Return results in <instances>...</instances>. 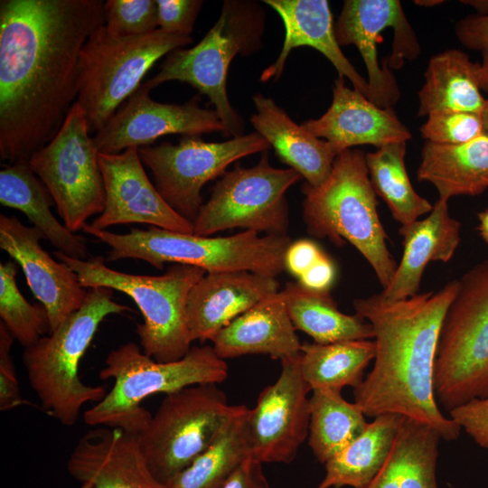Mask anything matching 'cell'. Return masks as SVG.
Returning <instances> with one entry per match:
<instances>
[{"label": "cell", "instance_id": "6da1fadb", "mask_svg": "<svg viewBox=\"0 0 488 488\" xmlns=\"http://www.w3.org/2000/svg\"><path fill=\"white\" fill-rule=\"evenodd\" d=\"M102 0L0 1V158L28 160L79 93L80 51L104 25Z\"/></svg>", "mask_w": 488, "mask_h": 488}, {"label": "cell", "instance_id": "7a4b0ae2", "mask_svg": "<svg viewBox=\"0 0 488 488\" xmlns=\"http://www.w3.org/2000/svg\"><path fill=\"white\" fill-rule=\"evenodd\" d=\"M456 289L455 279L399 301L380 294L353 301L355 314L374 332L373 368L353 389L354 403L365 416L399 414L429 425L445 441L459 437L462 428L440 411L433 384L439 333Z\"/></svg>", "mask_w": 488, "mask_h": 488}, {"label": "cell", "instance_id": "3957f363", "mask_svg": "<svg viewBox=\"0 0 488 488\" xmlns=\"http://www.w3.org/2000/svg\"><path fill=\"white\" fill-rule=\"evenodd\" d=\"M228 365L212 345L194 346L180 360L157 361L139 345L127 343L112 350L99 372L114 380L104 398L84 412L86 424L118 427L136 436L152 415L141 402L156 393L169 394L198 384H219L228 377Z\"/></svg>", "mask_w": 488, "mask_h": 488}, {"label": "cell", "instance_id": "277c9868", "mask_svg": "<svg viewBox=\"0 0 488 488\" xmlns=\"http://www.w3.org/2000/svg\"><path fill=\"white\" fill-rule=\"evenodd\" d=\"M132 311L113 299V290L93 287L82 305L48 336L24 348L23 363L30 387L42 408L61 424L70 427L86 403H97L107 394L104 386L85 384L80 361L101 322L110 314Z\"/></svg>", "mask_w": 488, "mask_h": 488}, {"label": "cell", "instance_id": "5b68a950", "mask_svg": "<svg viewBox=\"0 0 488 488\" xmlns=\"http://www.w3.org/2000/svg\"><path fill=\"white\" fill-rule=\"evenodd\" d=\"M303 219L312 236L337 245L352 244L369 262L383 289L397 269L378 215V202L359 149L340 153L328 178L319 186L305 183Z\"/></svg>", "mask_w": 488, "mask_h": 488}, {"label": "cell", "instance_id": "8992f818", "mask_svg": "<svg viewBox=\"0 0 488 488\" xmlns=\"http://www.w3.org/2000/svg\"><path fill=\"white\" fill-rule=\"evenodd\" d=\"M82 230L109 247L106 261L141 259L155 268L165 263L201 267L206 273L247 270L277 277L285 269L292 243L287 235H266L244 230L227 237H204L154 226L121 234L86 223Z\"/></svg>", "mask_w": 488, "mask_h": 488}, {"label": "cell", "instance_id": "52a82bcc", "mask_svg": "<svg viewBox=\"0 0 488 488\" xmlns=\"http://www.w3.org/2000/svg\"><path fill=\"white\" fill-rule=\"evenodd\" d=\"M54 257L78 275L84 287H107L130 296L143 315L136 326L139 346L157 361L182 359L192 343L186 318L189 294L206 271L172 264L160 276L129 274L110 268L101 256L75 259L55 250Z\"/></svg>", "mask_w": 488, "mask_h": 488}, {"label": "cell", "instance_id": "ba28073f", "mask_svg": "<svg viewBox=\"0 0 488 488\" xmlns=\"http://www.w3.org/2000/svg\"><path fill=\"white\" fill-rule=\"evenodd\" d=\"M433 384L437 404L449 412L488 398V258L457 280L439 333Z\"/></svg>", "mask_w": 488, "mask_h": 488}, {"label": "cell", "instance_id": "9c48e42d", "mask_svg": "<svg viewBox=\"0 0 488 488\" xmlns=\"http://www.w3.org/2000/svg\"><path fill=\"white\" fill-rule=\"evenodd\" d=\"M192 42L191 36L159 28L124 38L110 35L104 25L95 30L80 51L77 98L90 131L104 127L160 58Z\"/></svg>", "mask_w": 488, "mask_h": 488}, {"label": "cell", "instance_id": "30bf717a", "mask_svg": "<svg viewBox=\"0 0 488 488\" xmlns=\"http://www.w3.org/2000/svg\"><path fill=\"white\" fill-rule=\"evenodd\" d=\"M258 6L224 1L221 15L202 41L168 54L160 70L144 86L151 90L170 80L185 82L208 97L224 127V136L242 134L244 123L232 108L226 89L229 66L239 54L252 52L259 40Z\"/></svg>", "mask_w": 488, "mask_h": 488}, {"label": "cell", "instance_id": "8fae6325", "mask_svg": "<svg viewBox=\"0 0 488 488\" xmlns=\"http://www.w3.org/2000/svg\"><path fill=\"white\" fill-rule=\"evenodd\" d=\"M234 405L217 384H198L166 394L136 436L155 480L165 484L214 440Z\"/></svg>", "mask_w": 488, "mask_h": 488}, {"label": "cell", "instance_id": "7c38bea8", "mask_svg": "<svg viewBox=\"0 0 488 488\" xmlns=\"http://www.w3.org/2000/svg\"><path fill=\"white\" fill-rule=\"evenodd\" d=\"M89 132L85 110L76 101L54 137L28 159L73 233L105 207L99 151Z\"/></svg>", "mask_w": 488, "mask_h": 488}, {"label": "cell", "instance_id": "4fadbf2b", "mask_svg": "<svg viewBox=\"0 0 488 488\" xmlns=\"http://www.w3.org/2000/svg\"><path fill=\"white\" fill-rule=\"evenodd\" d=\"M301 175L292 168H276L267 151L252 167L238 165L226 171L212 188L193 221V234L211 235L234 228L286 235L288 229L287 190Z\"/></svg>", "mask_w": 488, "mask_h": 488}, {"label": "cell", "instance_id": "5bb4252c", "mask_svg": "<svg viewBox=\"0 0 488 488\" xmlns=\"http://www.w3.org/2000/svg\"><path fill=\"white\" fill-rule=\"evenodd\" d=\"M340 46L357 47L368 73L369 100L392 108L399 89L389 68L419 54V44L399 0H346L334 23Z\"/></svg>", "mask_w": 488, "mask_h": 488}, {"label": "cell", "instance_id": "9a60e30c", "mask_svg": "<svg viewBox=\"0 0 488 488\" xmlns=\"http://www.w3.org/2000/svg\"><path fill=\"white\" fill-rule=\"evenodd\" d=\"M270 147L261 135L253 132L222 142L186 136L177 145L163 142L138 147V154L163 199L193 223L202 205L204 184L221 176L233 162Z\"/></svg>", "mask_w": 488, "mask_h": 488}, {"label": "cell", "instance_id": "2e32d148", "mask_svg": "<svg viewBox=\"0 0 488 488\" xmlns=\"http://www.w3.org/2000/svg\"><path fill=\"white\" fill-rule=\"evenodd\" d=\"M311 388L304 379L299 354L281 361L277 380L259 393L249 408L246 427L252 458L291 463L308 437Z\"/></svg>", "mask_w": 488, "mask_h": 488}, {"label": "cell", "instance_id": "e0dca14e", "mask_svg": "<svg viewBox=\"0 0 488 488\" xmlns=\"http://www.w3.org/2000/svg\"><path fill=\"white\" fill-rule=\"evenodd\" d=\"M144 84L128 98L93 136L99 153L118 154L129 147L151 145L166 135L200 136L221 132L223 125L215 109L202 108L195 96L184 104L161 103Z\"/></svg>", "mask_w": 488, "mask_h": 488}, {"label": "cell", "instance_id": "ac0fdd59", "mask_svg": "<svg viewBox=\"0 0 488 488\" xmlns=\"http://www.w3.org/2000/svg\"><path fill=\"white\" fill-rule=\"evenodd\" d=\"M105 188V207L90 224L98 230L143 223L193 234V223L176 212L149 180L138 154L129 147L118 154L99 153Z\"/></svg>", "mask_w": 488, "mask_h": 488}, {"label": "cell", "instance_id": "d6986e66", "mask_svg": "<svg viewBox=\"0 0 488 488\" xmlns=\"http://www.w3.org/2000/svg\"><path fill=\"white\" fill-rule=\"evenodd\" d=\"M42 239L37 228L25 226L14 216L0 215V248L22 267L29 288L46 308L51 333L80 309L88 291L70 266L42 247Z\"/></svg>", "mask_w": 488, "mask_h": 488}, {"label": "cell", "instance_id": "ffe728a7", "mask_svg": "<svg viewBox=\"0 0 488 488\" xmlns=\"http://www.w3.org/2000/svg\"><path fill=\"white\" fill-rule=\"evenodd\" d=\"M67 470L93 488H162L136 436L118 427H97L86 432L73 448Z\"/></svg>", "mask_w": 488, "mask_h": 488}, {"label": "cell", "instance_id": "44dd1931", "mask_svg": "<svg viewBox=\"0 0 488 488\" xmlns=\"http://www.w3.org/2000/svg\"><path fill=\"white\" fill-rule=\"evenodd\" d=\"M302 125L329 142L338 154L360 145L379 148L407 143L412 136L393 108L378 107L361 92L348 88L342 76L334 80L333 100L326 112Z\"/></svg>", "mask_w": 488, "mask_h": 488}, {"label": "cell", "instance_id": "7402d4cb", "mask_svg": "<svg viewBox=\"0 0 488 488\" xmlns=\"http://www.w3.org/2000/svg\"><path fill=\"white\" fill-rule=\"evenodd\" d=\"M278 289L277 277L251 271L206 273L192 288L187 300L192 341H210L232 320Z\"/></svg>", "mask_w": 488, "mask_h": 488}, {"label": "cell", "instance_id": "603a6c76", "mask_svg": "<svg viewBox=\"0 0 488 488\" xmlns=\"http://www.w3.org/2000/svg\"><path fill=\"white\" fill-rule=\"evenodd\" d=\"M281 17L285 39L277 60L260 76L262 82L277 80L293 49L312 47L324 55L353 89L369 99L368 81L355 70L338 44L333 14L326 0H265Z\"/></svg>", "mask_w": 488, "mask_h": 488}, {"label": "cell", "instance_id": "cb8c5ba5", "mask_svg": "<svg viewBox=\"0 0 488 488\" xmlns=\"http://www.w3.org/2000/svg\"><path fill=\"white\" fill-rule=\"evenodd\" d=\"M296 331L279 291L239 314L210 341L223 360L264 354L281 361L300 353Z\"/></svg>", "mask_w": 488, "mask_h": 488}, {"label": "cell", "instance_id": "d4e9b609", "mask_svg": "<svg viewBox=\"0 0 488 488\" xmlns=\"http://www.w3.org/2000/svg\"><path fill=\"white\" fill-rule=\"evenodd\" d=\"M448 201L438 199L428 216L399 228L403 254L390 283L380 294L389 302L418 294L431 261L447 262L460 242V222L449 214Z\"/></svg>", "mask_w": 488, "mask_h": 488}, {"label": "cell", "instance_id": "484cf974", "mask_svg": "<svg viewBox=\"0 0 488 488\" xmlns=\"http://www.w3.org/2000/svg\"><path fill=\"white\" fill-rule=\"evenodd\" d=\"M256 112L250 123L274 148L289 168L296 171L306 183L316 187L330 175L339 155L327 141L315 136L303 125L296 124L276 102L262 94L252 98Z\"/></svg>", "mask_w": 488, "mask_h": 488}, {"label": "cell", "instance_id": "4316f807", "mask_svg": "<svg viewBox=\"0 0 488 488\" xmlns=\"http://www.w3.org/2000/svg\"><path fill=\"white\" fill-rule=\"evenodd\" d=\"M417 177L432 183L442 200L481 194L488 189V135L459 145L426 141Z\"/></svg>", "mask_w": 488, "mask_h": 488}, {"label": "cell", "instance_id": "83f0119b", "mask_svg": "<svg viewBox=\"0 0 488 488\" xmlns=\"http://www.w3.org/2000/svg\"><path fill=\"white\" fill-rule=\"evenodd\" d=\"M0 203L22 211L58 251L86 260V239L70 231L51 211L54 202L28 160L11 164L0 171Z\"/></svg>", "mask_w": 488, "mask_h": 488}, {"label": "cell", "instance_id": "f1b7e54d", "mask_svg": "<svg viewBox=\"0 0 488 488\" xmlns=\"http://www.w3.org/2000/svg\"><path fill=\"white\" fill-rule=\"evenodd\" d=\"M480 63L459 50L449 49L432 56L418 92V116L442 111L482 114L486 99L479 84Z\"/></svg>", "mask_w": 488, "mask_h": 488}, {"label": "cell", "instance_id": "f546056e", "mask_svg": "<svg viewBox=\"0 0 488 488\" xmlns=\"http://www.w3.org/2000/svg\"><path fill=\"white\" fill-rule=\"evenodd\" d=\"M406 418L383 414L325 464V475L315 488H368L387 461Z\"/></svg>", "mask_w": 488, "mask_h": 488}, {"label": "cell", "instance_id": "4dcf8cb0", "mask_svg": "<svg viewBox=\"0 0 488 488\" xmlns=\"http://www.w3.org/2000/svg\"><path fill=\"white\" fill-rule=\"evenodd\" d=\"M280 293L295 328L311 336L314 343L326 344L374 337L371 324L364 318L339 310L330 290H314L299 282H288Z\"/></svg>", "mask_w": 488, "mask_h": 488}, {"label": "cell", "instance_id": "1f68e13d", "mask_svg": "<svg viewBox=\"0 0 488 488\" xmlns=\"http://www.w3.org/2000/svg\"><path fill=\"white\" fill-rule=\"evenodd\" d=\"M248 409L243 404L234 405L211 444L162 488H221L252 457L246 427Z\"/></svg>", "mask_w": 488, "mask_h": 488}, {"label": "cell", "instance_id": "d6a6232c", "mask_svg": "<svg viewBox=\"0 0 488 488\" xmlns=\"http://www.w3.org/2000/svg\"><path fill=\"white\" fill-rule=\"evenodd\" d=\"M375 344L371 340L332 343H305L299 353L304 379L311 389L343 387L357 388L363 380L366 367L374 360Z\"/></svg>", "mask_w": 488, "mask_h": 488}, {"label": "cell", "instance_id": "836d02e7", "mask_svg": "<svg viewBox=\"0 0 488 488\" xmlns=\"http://www.w3.org/2000/svg\"><path fill=\"white\" fill-rule=\"evenodd\" d=\"M342 390L321 388L312 390L308 445L321 464L342 451L366 428L365 415Z\"/></svg>", "mask_w": 488, "mask_h": 488}, {"label": "cell", "instance_id": "e575fe53", "mask_svg": "<svg viewBox=\"0 0 488 488\" xmlns=\"http://www.w3.org/2000/svg\"><path fill=\"white\" fill-rule=\"evenodd\" d=\"M406 142L385 145L365 154L370 180L401 226L429 213L433 206L414 190L405 164Z\"/></svg>", "mask_w": 488, "mask_h": 488}, {"label": "cell", "instance_id": "d590c367", "mask_svg": "<svg viewBox=\"0 0 488 488\" xmlns=\"http://www.w3.org/2000/svg\"><path fill=\"white\" fill-rule=\"evenodd\" d=\"M441 439L429 425L404 419L395 439L399 488H438L436 473Z\"/></svg>", "mask_w": 488, "mask_h": 488}, {"label": "cell", "instance_id": "8d00e7d4", "mask_svg": "<svg viewBox=\"0 0 488 488\" xmlns=\"http://www.w3.org/2000/svg\"><path fill=\"white\" fill-rule=\"evenodd\" d=\"M15 261L0 264V317L14 339L24 348L49 333V316L40 304H30L16 284Z\"/></svg>", "mask_w": 488, "mask_h": 488}, {"label": "cell", "instance_id": "74e56055", "mask_svg": "<svg viewBox=\"0 0 488 488\" xmlns=\"http://www.w3.org/2000/svg\"><path fill=\"white\" fill-rule=\"evenodd\" d=\"M104 26L118 38L153 33L158 29L156 0H108L104 3Z\"/></svg>", "mask_w": 488, "mask_h": 488}, {"label": "cell", "instance_id": "f35d334b", "mask_svg": "<svg viewBox=\"0 0 488 488\" xmlns=\"http://www.w3.org/2000/svg\"><path fill=\"white\" fill-rule=\"evenodd\" d=\"M420 132L427 142L440 145L467 143L483 133L481 114L442 111L429 114Z\"/></svg>", "mask_w": 488, "mask_h": 488}, {"label": "cell", "instance_id": "ab89813d", "mask_svg": "<svg viewBox=\"0 0 488 488\" xmlns=\"http://www.w3.org/2000/svg\"><path fill=\"white\" fill-rule=\"evenodd\" d=\"M455 31L464 46L481 53L479 84L481 90L488 93V13L462 18L456 23Z\"/></svg>", "mask_w": 488, "mask_h": 488}, {"label": "cell", "instance_id": "60d3db41", "mask_svg": "<svg viewBox=\"0 0 488 488\" xmlns=\"http://www.w3.org/2000/svg\"><path fill=\"white\" fill-rule=\"evenodd\" d=\"M202 3L201 0H156L159 29L190 36Z\"/></svg>", "mask_w": 488, "mask_h": 488}, {"label": "cell", "instance_id": "b9f144b4", "mask_svg": "<svg viewBox=\"0 0 488 488\" xmlns=\"http://www.w3.org/2000/svg\"><path fill=\"white\" fill-rule=\"evenodd\" d=\"M14 337L0 322V410L6 411L26 403L22 399L11 355Z\"/></svg>", "mask_w": 488, "mask_h": 488}, {"label": "cell", "instance_id": "7bdbcfd3", "mask_svg": "<svg viewBox=\"0 0 488 488\" xmlns=\"http://www.w3.org/2000/svg\"><path fill=\"white\" fill-rule=\"evenodd\" d=\"M449 413L477 445L488 449V398L472 399Z\"/></svg>", "mask_w": 488, "mask_h": 488}, {"label": "cell", "instance_id": "ee69618b", "mask_svg": "<svg viewBox=\"0 0 488 488\" xmlns=\"http://www.w3.org/2000/svg\"><path fill=\"white\" fill-rule=\"evenodd\" d=\"M324 254V251L312 240L300 239L292 242L285 257V267L299 278Z\"/></svg>", "mask_w": 488, "mask_h": 488}, {"label": "cell", "instance_id": "f6af8a7d", "mask_svg": "<svg viewBox=\"0 0 488 488\" xmlns=\"http://www.w3.org/2000/svg\"><path fill=\"white\" fill-rule=\"evenodd\" d=\"M221 488H269L262 463L250 457L242 463Z\"/></svg>", "mask_w": 488, "mask_h": 488}, {"label": "cell", "instance_id": "bcb514c9", "mask_svg": "<svg viewBox=\"0 0 488 488\" xmlns=\"http://www.w3.org/2000/svg\"><path fill=\"white\" fill-rule=\"evenodd\" d=\"M334 278V265L324 252L319 259L298 278V282L314 290L326 291L330 290Z\"/></svg>", "mask_w": 488, "mask_h": 488}, {"label": "cell", "instance_id": "7dc6e473", "mask_svg": "<svg viewBox=\"0 0 488 488\" xmlns=\"http://www.w3.org/2000/svg\"><path fill=\"white\" fill-rule=\"evenodd\" d=\"M368 488H399L398 481V451L395 443L384 465Z\"/></svg>", "mask_w": 488, "mask_h": 488}, {"label": "cell", "instance_id": "c3c4849f", "mask_svg": "<svg viewBox=\"0 0 488 488\" xmlns=\"http://www.w3.org/2000/svg\"><path fill=\"white\" fill-rule=\"evenodd\" d=\"M478 219L480 222L478 227L479 233L483 241L488 244V209L478 213Z\"/></svg>", "mask_w": 488, "mask_h": 488}, {"label": "cell", "instance_id": "681fc988", "mask_svg": "<svg viewBox=\"0 0 488 488\" xmlns=\"http://www.w3.org/2000/svg\"><path fill=\"white\" fill-rule=\"evenodd\" d=\"M481 116L483 120V132L488 135V99H486L485 105Z\"/></svg>", "mask_w": 488, "mask_h": 488}, {"label": "cell", "instance_id": "f907efd6", "mask_svg": "<svg viewBox=\"0 0 488 488\" xmlns=\"http://www.w3.org/2000/svg\"><path fill=\"white\" fill-rule=\"evenodd\" d=\"M444 1L441 0H418L415 1L416 5H421V6H433L436 5H440Z\"/></svg>", "mask_w": 488, "mask_h": 488}, {"label": "cell", "instance_id": "816d5d0a", "mask_svg": "<svg viewBox=\"0 0 488 488\" xmlns=\"http://www.w3.org/2000/svg\"><path fill=\"white\" fill-rule=\"evenodd\" d=\"M80 488H93V486L89 483H85L81 484Z\"/></svg>", "mask_w": 488, "mask_h": 488}]
</instances>
